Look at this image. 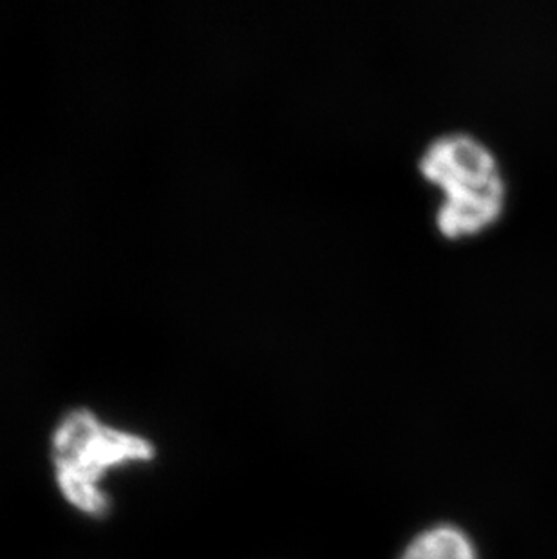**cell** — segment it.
<instances>
[{
	"label": "cell",
	"mask_w": 557,
	"mask_h": 559,
	"mask_svg": "<svg viewBox=\"0 0 557 559\" xmlns=\"http://www.w3.org/2000/svg\"><path fill=\"white\" fill-rule=\"evenodd\" d=\"M147 438L102 423L95 413H69L51 438L55 480L69 506L90 518L111 511L104 481L112 471L154 459Z\"/></svg>",
	"instance_id": "1"
},
{
	"label": "cell",
	"mask_w": 557,
	"mask_h": 559,
	"mask_svg": "<svg viewBox=\"0 0 557 559\" xmlns=\"http://www.w3.org/2000/svg\"><path fill=\"white\" fill-rule=\"evenodd\" d=\"M418 165L422 175L443 190L437 225L447 238L479 233L503 211L505 183L498 162L471 134L438 136L427 145Z\"/></svg>",
	"instance_id": "2"
},
{
	"label": "cell",
	"mask_w": 557,
	"mask_h": 559,
	"mask_svg": "<svg viewBox=\"0 0 557 559\" xmlns=\"http://www.w3.org/2000/svg\"><path fill=\"white\" fill-rule=\"evenodd\" d=\"M402 559H476L473 545L454 527H437L420 534Z\"/></svg>",
	"instance_id": "3"
}]
</instances>
